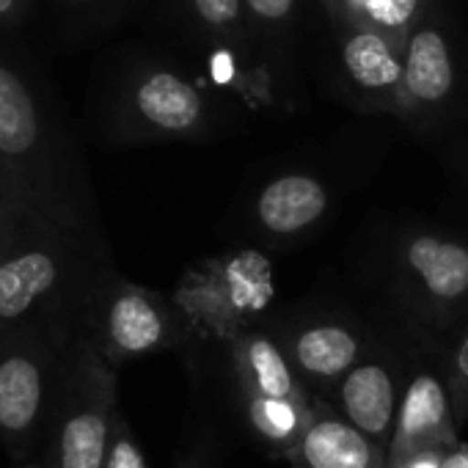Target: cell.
Instances as JSON below:
<instances>
[{
  "mask_svg": "<svg viewBox=\"0 0 468 468\" xmlns=\"http://www.w3.org/2000/svg\"><path fill=\"white\" fill-rule=\"evenodd\" d=\"M116 416V369L83 339L67 358L61 394L39 457L42 465L102 468Z\"/></svg>",
  "mask_w": 468,
  "mask_h": 468,
  "instance_id": "6",
  "label": "cell"
},
{
  "mask_svg": "<svg viewBox=\"0 0 468 468\" xmlns=\"http://www.w3.org/2000/svg\"><path fill=\"white\" fill-rule=\"evenodd\" d=\"M402 369L386 353H364L325 399L347 424L388 454L402 399Z\"/></svg>",
  "mask_w": 468,
  "mask_h": 468,
  "instance_id": "12",
  "label": "cell"
},
{
  "mask_svg": "<svg viewBox=\"0 0 468 468\" xmlns=\"http://www.w3.org/2000/svg\"><path fill=\"white\" fill-rule=\"evenodd\" d=\"M446 372V386L454 408V421L465 424L468 421V331L460 334L449 361L443 364Z\"/></svg>",
  "mask_w": 468,
  "mask_h": 468,
  "instance_id": "20",
  "label": "cell"
},
{
  "mask_svg": "<svg viewBox=\"0 0 468 468\" xmlns=\"http://www.w3.org/2000/svg\"><path fill=\"white\" fill-rule=\"evenodd\" d=\"M0 182L12 212L102 234L83 149L48 67L0 37Z\"/></svg>",
  "mask_w": 468,
  "mask_h": 468,
  "instance_id": "1",
  "label": "cell"
},
{
  "mask_svg": "<svg viewBox=\"0 0 468 468\" xmlns=\"http://www.w3.org/2000/svg\"><path fill=\"white\" fill-rule=\"evenodd\" d=\"M334 209V187L325 176L290 168L260 185L251 198L254 229L271 243H298Z\"/></svg>",
  "mask_w": 468,
  "mask_h": 468,
  "instance_id": "13",
  "label": "cell"
},
{
  "mask_svg": "<svg viewBox=\"0 0 468 468\" xmlns=\"http://www.w3.org/2000/svg\"><path fill=\"white\" fill-rule=\"evenodd\" d=\"M146 15L185 50L204 56L223 78L265 75L246 26L243 0H144Z\"/></svg>",
  "mask_w": 468,
  "mask_h": 468,
  "instance_id": "10",
  "label": "cell"
},
{
  "mask_svg": "<svg viewBox=\"0 0 468 468\" xmlns=\"http://www.w3.org/2000/svg\"><path fill=\"white\" fill-rule=\"evenodd\" d=\"M113 273L105 234L15 212L0 231V339L45 334L75 347L86 339L97 290Z\"/></svg>",
  "mask_w": 468,
  "mask_h": 468,
  "instance_id": "2",
  "label": "cell"
},
{
  "mask_svg": "<svg viewBox=\"0 0 468 468\" xmlns=\"http://www.w3.org/2000/svg\"><path fill=\"white\" fill-rule=\"evenodd\" d=\"M12 207H9V198H6V190H4V182H0V231H4L6 220L12 218Z\"/></svg>",
  "mask_w": 468,
  "mask_h": 468,
  "instance_id": "24",
  "label": "cell"
},
{
  "mask_svg": "<svg viewBox=\"0 0 468 468\" xmlns=\"http://www.w3.org/2000/svg\"><path fill=\"white\" fill-rule=\"evenodd\" d=\"M102 468H149L144 449L138 443V438L133 435L127 419L119 413L116 424H113V435L108 443V454H105V465Z\"/></svg>",
  "mask_w": 468,
  "mask_h": 468,
  "instance_id": "21",
  "label": "cell"
},
{
  "mask_svg": "<svg viewBox=\"0 0 468 468\" xmlns=\"http://www.w3.org/2000/svg\"><path fill=\"white\" fill-rule=\"evenodd\" d=\"M97 124L113 146L204 141L223 130V111L168 56L124 50L100 80Z\"/></svg>",
  "mask_w": 468,
  "mask_h": 468,
  "instance_id": "3",
  "label": "cell"
},
{
  "mask_svg": "<svg viewBox=\"0 0 468 468\" xmlns=\"http://www.w3.org/2000/svg\"><path fill=\"white\" fill-rule=\"evenodd\" d=\"M187 336L190 331L176 301L133 284L119 273L102 282L86 320V339L113 369L135 358L174 350L185 345Z\"/></svg>",
  "mask_w": 468,
  "mask_h": 468,
  "instance_id": "8",
  "label": "cell"
},
{
  "mask_svg": "<svg viewBox=\"0 0 468 468\" xmlns=\"http://www.w3.org/2000/svg\"><path fill=\"white\" fill-rule=\"evenodd\" d=\"M176 468H209V460H207V454H204V449L198 446V449H193Z\"/></svg>",
  "mask_w": 468,
  "mask_h": 468,
  "instance_id": "23",
  "label": "cell"
},
{
  "mask_svg": "<svg viewBox=\"0 0 468 468\" xmlns=\"http://www.w3.org/2000/svg\"><path fill=\"white\" fill-rule=\"evenodd\" d=\"M69 350L45 334L0 339V446L23 465L48 443Z\"/></svg>",
  "mask_w": 468,
  "mask_h": 468,
  "instance_id": "5",
  "label": "cell"
},
{
  "mask_svg": "<svg viewBox=\"0 0 468 468\" xmlns=\"http://www.w3.org/2000/svg\"><path fill=\"white\" fill-rule=\"evenodd\" d=\"M279 339L295 375L317 399L331 397L336 383L367 353L364 334L339 317H309Z\"/></svg>",
  "mask_w": 468,
  "mask_h": 468,
  "instance_id": "14",
  "label": "cell"
},
{
  "mask_svg": "<svg viewBox=\"0 0 468 468\" xmlns=\"http://www.w3.org/2000/svg\"><path fill=\"white\" fill-rule=\"evenodd\" d=\"M50 37L64 50L86 48L144 9V0H42Z\"/></svg>",
  "mask_w": 468,
  "mask_h": 468,
  "instance_id": "18",
  "label": "cell"
},
{
  "mask_svg": "<svg viewBox=\"0 0 468 468\" xmlns=\"http://www.w3.org/2000/svg\"><path fill=\"white\" fill-rule=\"evenodd\" d=\"M42 0H0V37L17 39L37 17Z\"/></svg>",
  "mask_w": 468,
  "mask_h": 468,
  "instance_id": "22",
  "label": "cell"
},
{
  "mask_svg": "<svg viewBox=\"0 0 468 468\" xmlns=\"http://www.w3.org/2000/svg\"><path fill=\"white\" fill-rule=\"evenodd\" d=\"M23 468H45V465H42V460H37V463H26Z\"/></svg>",
  "mask_w": 468,
  "mask_h": 468,
  "instance_id": "26",
  "label": "cell"
},
{
  "mask_svg": "<svg viewBox=\"0 0 468 468\" xmlns=\"http://www.w3.org/2000/svg\"><path fill=\"white\" fill-rule=\"evenodd\" d=\"M229 367L238 388V402H282L312 408L317 397L295 375L284 345L276 334L243 328L231 334Z\"/></svg>",
  "mask_w": 468,
  "mask_h": 468,
  "instance_id": "15",
  "label": "cell"
},
{
  "mask_svg": "<svg viewBox=\"0 0 468 468\" xmlns=\"http://www.w3.org/2000/svg\"><path fill=\"white\" fill-rule=\"evenodd\" d=\"M446 468H468L465 454H460V457H449V465H446Z\"/></svg>",
  "mask_w": 468,
  "mask_h": 468,
  "instance_id": "25",
  "label": "cell"
},
{
  "mask_svg": "<svg viewBox=\"0 0 468 468\" xmlns=\"http://www.w3.org/2000/svg\"><path fill=\"white\" fill-rule=\"evenodd\" d=\"M309 0H243L246 26L265 75L284 78L306 20Z\"/></svg>",
  "mask_w": 468,
  "mask_h": 468,
  "instance_id": "17",
  "label": "cell"
},
{
  "mask_svg": "<svg viewBox=\"0 0 468 468\" xmlns=\"http://www.w3.org/2000/svg\"><path fill=\"white\" fill-rule=\"evenodd\" d=\"M468 113V39L443 0L427 6L402 45L399 122L419 135L443 133Z\"/></svg>",
  "mask_w": 468,
  "mask_h": 468,
  "instance_id": "4",
  "label": "cell"
},
{
  "mask_svg": "<svg viewBox=\"0 0 468 468\" xmlns=\"http://www.w3.org/2000/svg\"><path fill=\"white\" fill-rule=\"evenodd\" d=\"M331 91L358 113L399 116L402 48L378 31L325 17Z\"/></svg>",
  "mask_w": 468,
  "mask_h": 468,
  "instance_id": "9",
  "label": "cell"
},
{
  "mask_svg": "<svg viewBox=\"0 0 468 468\" xmlns=\"http://www.w3.org/2000/svg\"><path fill=\"white\" fill-rule=\"evenodd\" d=\"M317 6L323 17L378 31L402 48L410 28L421 17L427 0H317Z\"/></svg>",
  "mask_w": 468,
  "mask_h": 468,
  "instance_id": "19",
  "label": "cell"
},
{
  "mask_svg": "<svg viewBox=\"0 0 468 468\" xmlns=\"http://www.w3.org/2000/svg\"><path fill=\"white\" fill-rule=\"evenodd\" d=\"M290 463L295 468H386V454L325 399H317L314 416L295 443Z\"/></svg>",
  "mask_w": 468,
  "mask_h": 468,
  "instance_id": "16",
  "label": "cell"
},
{
  "mask_svg": "<svg viewBox=\"0 0 468 468\" xmlns=\"http://www.w3.org/2000/svg\"><path fill=\"white\" fill-rule=\"evenodd\" d=\"M388 284L430 328L468 320V243L446 231L410 229L391 246Z\"/></svg>",
  "mask_w": 468,
  "mask_h": 468,
  "instance_id": "7",
  "label": "cell"
},
{
  "mask_svg": "<svg viewBox=\"0 0 468 468\" xmlns=\"http://www.w3.org/2000/svg\"><path fill=\"white\" fill-rule=\"evenodd\" d=\"M454 427L446 372L430 364L416 367L402 388L386 468H410L427 454H449L457 446Z\"/></svg>",
  "mask_w": 468,
  "mask_h": 468,
  "instance_id": "11",
  "label": "cell"
}]
</instances>
